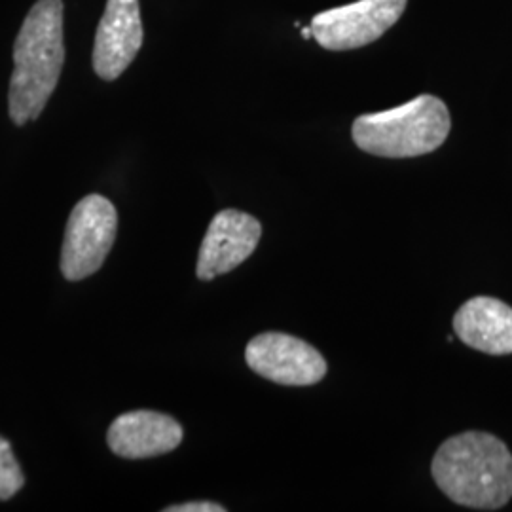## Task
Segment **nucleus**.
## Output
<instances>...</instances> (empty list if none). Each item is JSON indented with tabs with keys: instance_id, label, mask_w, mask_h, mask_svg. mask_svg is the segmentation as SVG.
Returning <instances> with one entry per match:
<instances>
[{
	"instance_id": "f257e3e1",
	"label": "nucleus",
	"mask_w": 512,
	"mask_h": 512,
	"mask_svg": "<svg viewBox=\"0 0 512 512\" xmlns=\"http://www.w3.org/2000/svg\"><path fill=\"white\" fill-rule=\"evenodd\" d=\"M431 473L442 494L476 511L503 509L512 499V454L492 433L467 431L440 444Z\"/></svg>"
},
{
	"instance_id": "f03ea898",
	"label": "nucleus",
	"mask_w": 512,
	"mask_h": 512,
	"mask_svg": "<svg viewBox=\"0 0 512 512\" xmlns=\"http://www.w3.org/2000/svg\"><path fill=\"white\" fill-rule=\"evenodd\" d=\"M65 61L63 2L38 0L14 42L8 107L14 124L37 120L50 101Z\"/></svg>"
},
{
	"instance_id": "7ed1b4c3",
	"label": "nucleus",
	"mask_w": 512,
	"mask_h": 512,
	"mask_svg": "<svg viewBox=\"0 0 512 512\" xmlns=\"http://www.w3.org/2000/svg\"><path fill=\"white\" fill-rule=\"evenodd\" d=\"M452 116L437 95L421 93L395 109L355 118L351 137L366 154L380 158H418L442 147Z\"/></svg>"
},
{
	"instance_id": "20e7f679",
	"label": "nucleus",
	"mask_w": 512,
	"mask_h": 512,
	"mask_svg": "<svg viewBox=\"0 0 512 512\" xmlns=\"http://www.w3.org/2000/svg\"><path fill=\"white\" fill-rule=\"evenodd\" d=\"M118 228L114 205L103 196H86L67 222L61 251V272L69 281L95 274L110 253Z\"/></svg>"
},
{
	"instance_id": "39448f33",
	"label": "nucleus",
	"mask_w": 512,
	"mask_h": 512,
	"mask_svg": "<svg viewBox=\"0 0 512 512\" xmlns=\"http://www.w3.org/2000/svg\"><path fill=\"white\" fill-rule=\"evenodd\" d=\"M408 0H357L311 19L313 40L329 52H348L384 37L401 19Z\"/></svg>"
},
{
	"instance_id": "423d86ee",
	"label": "nucleus",
	"mask_w": 512,
	"mask_h": 512,
	"mask_svg": "<svg viewBox=\"0 0 512 512\" xmlns=\"http://www.w3.org/2000/svg\"><path fill=\"white\" fill-rule=\"evenodd\" d=\"M245 361L258 376L279 385L306 387L327 376L325 357L308 342L285 332H262L245 349Z\"/></svg>"
},
{
	"instance_id": "0eeeda50",
	"label": "nucleus",
	"mask_w": 512,
	"mask_h": 512,
	"mask_svg": "<svg viewBox=\"0 0 512 512\" xmlns=\"http://www.w3.org/2000/svg\"><path fill=\"white\" fill-rule=\"evenodd\" d=\"M262 224L249 213L224 209L217 213L202 241L196 274L202 281L228 274L255 253Z\"/></svg>"
},
{
	"instance_id": "6e6552de",
	"label": "nucleus",
	"mask_w": 512,
	"mask_h": 512,
	"mask_svg": "<svg viewBox=\"0 0 512 512\" xmlns=\"http://www.w3.org/2000/svg\"><path fill=\"white\" fill-rule=\"evenodd\" d=\"M139 0H109L93 46V69L103 80H116L143 46Z\"/></svg>"
},
{
	"instance_id": "1a4fd4ad",
	"label": "nucleus",
	"mask_w": 512,
	"mask_h": 512,
	"mask_svg": "<svg viewBox=\"0 0 512 512\" xmlns=\"http://www.w3.org/2000/svg\"><path fill=\"white\" fill-rule=\"evenodd\" d=\"M181 423L152 410L122 414L110 425V450L126 459H147L173 452L183 442Z\"/></svg>"
},
{
	"instance_id": "9d476101",
	"label": "nucleus",
	"mask_w": 512,
	"mask_h": 512,
	"mask_svg": "<svg viewBox=\"0 0 512 512\" xmlns=\"http://www.w3.org/2000/svg\"><path fill=\"white\" fill-rule=\"evenodd\" d=\"M454 332L469 348L488 355H511L512 308L494 296H475L454 315Z\"/></svg>"
},
{
	"instance_id": "9b49d317",
	"label": "nucleus",
	"mask_w": 512,
	"mask_h": 512,
	"mask_svg": "<svg viewBox=\"0 0 512 512\" xmlns=\"http://www.w3.org/2000/svg\"><path fill=\"white\" fill-rule=\"evenodd\" d=\"M23 473L8 440L0 437V501H6L23 488Z\"/></svg>"
},
{
	"instance_id": "f8f14e48",
	"label": "nucleus",
	"mask_w": 512,
	"mask_h": 512,
	"mask_svg": "<svg viewBox=\"0 0 512 512\" xmlns=\"http://www.w3.org/2000/svg\"><path fill=\"white\" fill-rule=\"evenodd\" d=\"M226 509L219 505V503H213V501H192V503H183V505H173V507H167L165 512H224Z\"/></svg>"
},
{
	"instance_id": "ddd939ff",
	"label": "nucleus",
	"mask_w": 512,
	"mask_h": 512,
	"mask_svg": "<svg viewBox=\"0 0 512 512\" xmlns=\"http://www.w3.org/2000/svg\"><path fill=\"white\" fill-rule=\"evenodd\" d=\"M300 35H302L304 40H311V38H313V31H311V27H304V29L300 31Z\"/></svg>"
}]
</instances>
